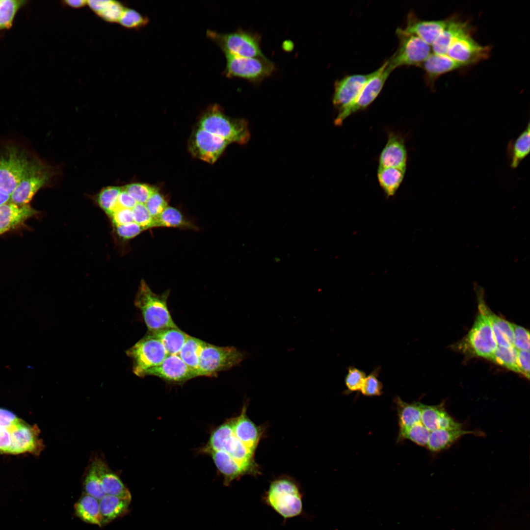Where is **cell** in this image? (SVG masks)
I'll return each instance as SVG.
<instances>
[{"label": "cell", "instance_id": "6da1fadb", "mask_svg": "<svg viewBox=\"0 0 530 530\" xmlns=\"http://www.w3.org/2000/svg\"><path fill=\"white\" fill-rule=\"evenodd\" d=\"M215 451H222L236 462L246 474L257 473L254 455L250 450L234 434L232 418L214 429L202 451L209 454Z\"/></svg>", "mask_w": 530, "mask_h": 530}, {"label": "cell", "instance_id": "7a4b0ae2", "mask_svg": "<svg viewBox=\"0 0 530 530\" xmlns=\"http://www.w3.org/2000/svg\"><path fill=\"white\" fill-rule=\"evenodd\" d=\"M166 291L160 294L154 293L142 280L134 299V305L140 311L148 333L169 328H178L170 315Z\"/></svg>", "mask_w": 530, "mask_h": 530}, {"label": "cell", "instance_id": "3957f363", "mask_svg": "<svg viewBox=\"0 0 530 530\" xmlns=\"http://www.w3.org/2000/svg\"><path fill=\"white\" fill-rule=\"evenodd\" d=\"M199 127L230 143L244 144L250 137L246 121L227 116L217 104L206 110L200 118Z\"/></svg>", "mask_w": 530, "mask_h": 530}, {"label": "cell", "instance_id": "277c9868", "mask_svg": "<svg viewBox=\"0 0 530 530\" xmlns=\"http://www.w3.org/2000/svg\"><path fill=\"white\" fill-rule=\"evenodd\" d=\"M31 159L23 149L14 145L0 149V192L11 195Z\"/></svg>", "mask_w": 530, "mask_h": 530}, {"label": "cell", "instance_id": "5b68a950", "mask_svg": "<svg viewBox=\"0 0 530 530\" xmlns=\"http://www.w3.org/2000/svg\"><path fill=\"white\" fill-rule=\"evenodd\" d=\"M247 357L236 347L219 346L206 342L201 352L198 364L199 376H213L222 371L238 365Z\"/></svg>", "mask_w": 530, "mask_h": 530}, {"label": "cell", "instance_id": "8992f818", "mask_svg": "<svg viewBox=\"0 0 530 530\" xmlns=\"http://www.w3.org/2000/svg\"><path fill=\"white\" fill-rule=\"evenodd\" d=\"M396 34L398 39V48L387 60L388 67L393 71L403 66H421L431 53V46L419 37L398 28Z\"/></svg>", "mask_w": 530, "mask_h": 530}, {"label": "cell", "instance_id": "52a82bcc", "mask_svg": "<svg viewBox=\"0 0 530 530\" xmlns=\"http://www.w3.org/2000/svg\"><path fill=\"white\" fill-rule=\"evenodd\" d=\"M126 353L132 361L133 373L140 377H145L148 370L159 366L168 355L161 342L149 333Z\"/></svg>", "mask_w": 530, "mask_h": 530}, {"label": "cell", "instance_id": "ba28073f", "mask_svg": "<svg viewBox=\"0 0 530 530\" xmlns=\"http://www.w3.org/2000/svg\"><path fill=\"white\" fill-rule=\"evenodd\" d=\"M267 503L284 518L299 515L302 510L301 496L298 488L288 479L272 482L267 493Z\"/></svg>", "mask_w": 530, "mask_h": 530}, {"label": "cell", "instance_id": "9c48e42d", "mask_svg": "<svg viewBox=\"0 0 530 530\" xmlns=\"http://www.w3.org/2000/svg\"><path fill=\"white\" fill-rule=\"evenodd\" d=\"M207 35L219 45L225 54L246 57L265 56L261 49L260 36L251 32L239 29L219 33L208 31Z\"/></svg>", "mask_w": 530, "mask_h": 530}, {"label": "cell", "instance_id": "30bf717a", "mask_svg": "<svg viewBox=\"0 0 530 530\" xmlns=\"http://www.w3.org/2000/svg\"><path fill=\"white\" fill-rule=\"evenodd\" d=\"M53 173L43 162L32 159L25 174L10 195V202L18 206L28 204L35 193L49 182Z\"/></svg>", "mask_w": 530, "mask_h": 530}, {"label": "cell", "instance_id": "8fae6325", "mask_svg": "<svg viewBox=\"0 0 530 530\" xmlns=\"http://www.w3.org/2000/svg\"><path fill=\"white\" fill-rule=\"evenodd\" d=\"M225 54L227 62L224 74L228 78H238L258 83L275 71V65L265 56L246 57Z\"/></svg>", "mask_w": 530, "mask_h": 530}, {"label": "cell", "instance_id": "7c38bea8", "mask_svg": "<svg viewBox=\"0 0 530 530\" xmlns=\"http://www.w3.org/2000/svg\"><path fill=\"white\" fill-rule=\"evenodd\" d=\"M380 67L379 73L368 82L356 98L348 105L339 110L334 120L336 125H341L348 116L366 109L377 98L388 77L393 71L388 67L387 61Z\"/></svg>", "mask_w": 530, "mask_h": 530}, {"label": "cell", "instance_id": "4fadbf2b", "mask_svg": "<svg viewBox=\"0 0 530 530\" xmlns=\"http://www.w3.org/2000/svg\"><path fill=\"white\" fill-rule=\"evenodd\" d=\"M472 31L457 38L450 46L446 55L464 67L475 64L488 58L491 48L482 46L472 37Z\"/></svg>", "mask_w": 530, "mask_h": 530}, {"label": "cell", "instance_id": "5bb4252c", "mask_svg": "<svg viewBox=\"0 0 530 530\" xmlns=\"http://www.w3.org/2000/svg\"><path fill=\"white\" fill-rule=\"evenodd\" d=\"M230 143L198 127L188 142V150L194 157L213 163Z\"/></svg>", "mask_w": 530, "mask_h": 530}, {"label": "cell", "instance_id": "9a60e30c", "mask_svg": "<svg viewBox=\"0 0 530 530\" xmlns=\"http://www.w3.org/2000/svg\"><path fill=\"white\" fill-rule=\"evenodd\" d=\"M466 342L472 352L478 356L490 359L496 350L498 344L492 327L481 313L477 316Z\"/></svg>", "mask_w": 530, "mask_h": 530}, {"label": "cell", "instance_id": "2e32d148", "mask_svg": "<svg viewBox=\"0 0 530 530\" xmlns=\"http://www.w3.org/2000/svg\"><path fill=\"white\" fill-rule=\"evenodd\" d=\"M380 69L379 67L367 74L347 75L336 81L332 98L335 107L340 110L352 102L368 82L379 73Z\"/></svg>", "mask_w": 530, "mask_h": 530}, {"label": "cell", "instance_id": "e0dca14e", "mask_svg": "<svg viewBox=\"0 0 530 530\" xmlns=\"http://www.w3.org/2000/svg\"><path fill=\"white\" fill-rule=\"evenodd\" d=\"M148 375L177 383L199 376L198 372L186 365L179 355H168L160 364L145 373V376Z\"/></svg>", "mask_w": 530, "mask_h": 530}, {"label": "cell", "instance_id": "ac0fdd59", "mask_svg": "<svg viewBox=\"0 0 530 530\" xmlns=\"http://www.w3.org/2000/svg\"><path fill=\"white\" fill-rule=\"evenodd\" d=\"M39 429L21 420L11 432V444L9 453L25 452L39 454L44 448L42 441L39 438Z\"/></svg>", "mask_w": 530, "mask_h": 530}, {"label": "cell", "instance_id": "d6986e66", "mask_svg": "<svg viewBox=\"0 0 530 530\" xmlns=\"http://www.w3.org/2000/svg\"><path fill=\"white\" fill-rule=\"evenodd\" d=\"M478 300L479 313L488 319L498 346L509 347L513 346V333L511 323L494 314L486 306L483 300L482 291L476 286Z\"/></svg>", "mask_w": 530, "mask_h": 530}, {"label": "cell", "instance_id": "ffe728a7", "mask_svg": "<svg viewBox=\"0 0 530 530\" xmlns=\"http://www.w3.org/2000/svg\"><path fill=\"white\" fill-rule=\"evenodd\" d=\"M447 20L446 26L431 46L435 54L446 55L450 46L457 38L473 30L472 26L467 21L463 20L455 14Z\"/></svg>", "mask_w": 530, "mask_h": 530}, {"label": "cell", "instance_id": "44dd1931", "mask_svg": "<svg viewBox=\"0 0 530 530\" xmlns=\"http://www.w3.org/2000/svg\"><path fill=\"white\" fill-rule=\"evenodd\" d=\"M403 29L406 32L416 35L430 46L446 26L447 19L442 20H424L410 12Z\"/></svg>", "mask_w": 530, "mask_h": 530}, {"label": "cell", "instance_id": "7402d4cb", "mask_svg": "<svg viewBox=\"0 0 530 530\" xmlns=\"http://www.w3.org/2000/svg\"><path fill=\"white\" fill-rule=\"evenodd\" d=\"M407 152L404 138L399 134L389 133L379 158V166L406 168Z\"/></svg>", "mask_w": 530, "mask_h": 530}, {"label": "cell", "instance_id": "603a6c76", "mask_svg": "<svg viewBox=\"0 0 530 530\" xmlns=\"http://www.w3.org/2000/svg\"><path fill=\"white\" fill-rule=\"evenodd\" d=\"M426 85L433 89L436 80L442 75L464 67L446 55L431 53L421 66Z\"/></svg>", "mask_w": 530, "mask_h": 530}, {"label": "cell", "instance_id": "cb8c5ba5", "mask_svg": "<svg viewBox=\"0 0 530 530\" xmlns=\"http://www.w3.org/2000/svg\"><path fill=\"white\" fill-rule=\"evenodd\" d=\"M100 477L103 488L106 494L132 500L129 489L121 480L119 477L111 470L107 464L101 458H95L92 462Z\"/></svg>", "mask_w": 530, "mask_h": 530}, {"label": "cell", "instance_id": "d4e9b609", "mask_svg": "<svg viewBox=\"0 0 530 530\" xmlns=\"http://www.w3.org/2000/svg\"><path fill=\"white\" fill-rule=\"evenodd\" d=\"M421 422L430 432L441 429L462 428V425L440 406L426 405L421 403Z\"/></svg>", "mask_w": 530, "mask_h": 530}, {"label": "cell", "instance_id": "484cf974", "mask_svg": "<svg viewBox=\"0 0 530 530\" xmlns=\"http://www.w3.org/2000/svg\"><path fill=\"white\" fill-rule=\"evenodd\" d=\"M234 434L250 450L255 452L263 431L247 416L244 405L240 415L232 418Z\"/></svg>", "mask_w": 530, "mask_h": 530}, {"label": "cell", "instance_id": "4316f807", "mask_svg": "<svg viewBox=\"0 0 530 530\" xmlns=\"http://www.w3.org/2000/svg\"><path fill=\"white\" fill-rule=\"evenodd\" d=\"M37 213L28 204L18 206L9 202L0 206V235L20 225Z\"/></svg>", "mask_w": 530, "mask_h": 530}, {"label": "cell", "instance_id": "83f0119b", "mask_svg": "<svg viewBox=\"0 0 530 530\" xmlns=\"http://www.w3.org/2000/svg\"><path fill=\"white\" fill-rule=\"evenodd\" d=\"M131 501L106 494L99 500L102 526L126 515L130 511Z\"/></svg>", "mask_w": 530, "mask_h": 530}, {"label": "cell", "instance_id": "f1b7e54d", "mask_svg": "<svg viewBox=\"0 0 530 530\" xmlns=\"http://www.w3.org/2000/svg\"><path fill=\"white\" fill-rule=\"evenodd\" d=\"M74 510L83 522L103 527L99 500L83 492L74 504Z\"/></svg>", "mask_w": 530, "mask_h": 530}, {"label": "cell", "instance_id": "f546056e", "mask_svg": "<svg viewBox=\"0 0 530 530\" xmlns=\"http://www.w3.org/2000/svg\"><path fill=\"white\" fill-rule=\"evenodd\" d=\"M530 125L515 139L509 141L506 147V156L510 167L516 168L530 151Z\"/></svg>", "mask_w": 530, "mask_h": 530}, {"label": "cell", "instance_id": "4dcf8cb0", "mask_svg": "<svg viewBox=\"0 0 530 530\" xmlns=\"http://www.w3.org/2000/svg\"><path fill=\"white\" fill-rule=\"evenodd\" d=\"M406 168L378 166L377 176L380 186L387 196L397 192L404 179Z\"/></svg>", "mask_w": 530, "mask_h": 530}, {"label": "cell", "instance_id": "1f68e13d", "mask_svg": "<svg viewBox=\"0 0 530 530\" xmlns=\"http://www.w3.org/2000/svg\"><path fill=\"white\" fill-rule=\"evenodd\" d=\"M159 339L168 355H178L188 335L178 328H169L148 333Z\"/></svg>", "mask_w": 530, "mask_h": 530}, {"label": "cell", "instance_id": "d6a6232c", "mask_svg": "<svg viewBox=\"0 0 530 530\" xmlns=\"http://www.w3.org/2000/svg\"><path fill=\"white\" fill-rule=\"evenodd\" d=\"M472 433L462 428L437 429L430 432L427 448L431 451H439L449 447L463 435Z\"/></svg>", "mask_w": 530, "mask_h": 530}, {"label": "cell", "instance_id": "836d02e7", "mask_svg": "<svg viewBox=\"0 0 530 530\" xmlns=\"http://www.w3.org/2000/svg\"><path fill=\"white\" fill-rule=\"evenodd\" d=\"M395 400L398 415L399 432L421 422L420 402L408 403L399 397H396Z\"/></svg>", "mask_w": 530, "mask_h": 530}, {"label": "cell", "instance_id": "e575fe53", "mask_svg": "<svg viewBox=\"0 0 530 530\" xmlns=\"http://www.w3.org/2000/svg\"><path fill=\"white\" fill-rule=\"evenodd\" d=\"M91 9L103 20L110 23H118L125 7L115 0H87Z\"/></svg>", "mask_w": 530, "mask_h": 530}, {"label": "cell", "instance_id": "d590c367", "mask_svg": "<svg viewBox=\"0 0 530 530\" xmlns=\"http://www.w3.org/2000/svg\"><path fill=\"white\" fill-rule=\"evenodd\" d=\"M206 343L189 335L178 355L186 365L197 371L199 358Z\"/></svg>", "mask_w": 530, "mask_h": 530}, {"label": "cell", "instance_id": "8d00e7d4", "mask_svg": "<svg viewBox=\"0 0 530 530\" xmlns=\"http://www.w3.org/2000/svg\"><path fill=\"white\" fill-rule=\"evenodd\" d=\"M154 219L156 227H165L188 229L196 228L191 223L185 219L178 209L168 206L159 216Z\"/></svg>", "mask_w": 530, "mask_h": 530}, {"label": "cell", "instance_id": "74e56055", "mask_svg": "<svg viewBox=\"0 0 530 530\" xmlns=\"http://www.w3.org/2000/svg\"><path fill=\"white\" fill-rule=\"evenodd\" d=\"M518 350L513 346H497L489 359L510 370L519 373L517 364Z\"/></svg>", "mask_w": 530, "mask_h": 530}, {"label": "cell", "instance_id": "f35d334b", "mask_svg": "<svg viewBox=\"0 0 530 530\" xmlns=\"http://www.w3.org/2000/svg\"><path fill=\"white\" fill-rule=\"evenodd\" d=\"M122 188L117 186L106 187L99 192L97 202L100 208L109 216L116 210L118 196Z\"/></svg>", "mask_w": 530, "mask_h": 530}, {"label": "cell", "instance_id": "ab89813d", "mask_svg": "<svg viewBox=\"0 0 530 530\" xmlns=\"http://www.w3.org/2000/svg\"><path fill=\"white\" fill-rule=\"evenodd\" d=\"M83 486L84 493L99 500L106 495L100 477L92 463L85 475Z\"/></svg>", "mask_w": 530, "mask_h": 530}, {"label": "cell", "instance_id": "60d3db41", "mask_svg": "<svg viewBox=\"0 0 530 530\" xmlns=\"http://www.w3.org/2000/svg\"><path fill=\"white\" fill-rule=\"evenodd\" d=\"M25 1L0 0V29L11 27L16 13Z\"/></svg>", "mask_w": 530, "mask_h": 530}, {"label": "cell", "instance_id": "b9f144b4", "mask_svg": "<svg viewBox=\"0 0 530 530\" xmlns=\"http://www.w3.org/2000/svg\"><path fill=\"white\" fill-rule=\"evenodd\" d=\"M430 432L420 422L399 432V440L407 439L416 444L427 447Z\"/></svg>", "mask_w": 530, "mask_h": 530}, {"label": "cell", "instance_id": "7bdbcfd3", "mask_svg": "<svg viewBox=\"0 0 530 530\" xmlns=\"http://www.w3.org/2000/svg\"><path fill=\"white\" fill-rule=\"evenodd\" d=\"M149 22L148 17L134 9L125 7L118 23L124 27L137 29L145 26Z\"/></svg>", "mask_w": 530, "mask_h": 530}, {"label": "cell", "instance_id": "ee69618b", "mask_svg": "<svg viewBox=\"0 0 530 530\" xmlns=\"http://www.w3.org/2000/svg\"><path fill=\"white\" fill-rule=\"evenodd\" d=\"M125 190L137 203L145 204L151 195L158 188L154 186L142 183H132L125 186Z\"/></svg>", "mask_w": 530, "mask_h": 530}, {"label": "cell", "instance_id": "f6af8a7d", "mask_svg": "<svg viewBox=\"0 0 530 530\" xmlns=\"http://www.w3.org/2000/svg\"><path fill=\"white\" fill-rule=\"evenodd\" d=\"M379 370L374 369L369 375L366 376L360 390L363 395L372 397L379 396L382 394L383 384L377 378Z\"/></svg>", "mask_w": 530, "mask_h": 530}, {"label": "cell", "instance_id": "bcb514c9", "mask_svg": "<svg viewBox=\"0 0 530 530\" xmlns=\"http://www.w3.org/2000/svg\"><path fill=\"white\" fill-rule=\"evenodd\" d=\"M132 212L134 222L144 230L156 227L155 219L144 204L137 203L132 209Z\"/></svg>", "mask_w": 530, "mask_h": 530}, {"label": "cell", "instance_id": "7dc6e473", "mask_svg": "<svg viewBox=\"0 0 530 530\" xmlns=\"http://www.w3.org/2000/svg\"><path fill=\"white\" fill-rule=\"evenodd\" d=\"M366 373L353 366L347 369L345 377V384L349 392L360 391L366 377Z\"/></svg>", "mask_w": 530, "mask_h": 530}, {"label": "cell", "instance_id": "c3c4849f", "mask_svg": "<svg viewBox=\"0 0 530 530\" xmlns=\"http://www.w3.org/2000/svg\"><path fill=\"white\" fill-rule=\"evenodd\" d=\"M154 219L159 216L168 206L167 201L158 190L153 193L144 204Z\"/></svg>", "mask_w": 530, "mask_h": 530}, {"label": "cell", "instance_id": "681fc988", "mask_svg": "<svg viewBox=\"0 0 530 530\" xmlns=\"http://www.w3.org/2000/svg\"><path fill=\"white\" fill-rule=\"evenodd\" d=\"M513 333V346L517 350L530 351V333L525 328L511 323Z\"/></svg>", "mask_w": 530, "mask_h": 530}, {"label": "cell", "instance_id": "f907efd6", "mask_svg": "<svg viewBox=\"0 0 530 530\" xmlns=\"http://www.w3.org/2000/svg\"><path fill=\"white\" fill-rule=\"evenodd\" d=\"M115 227L116 233L123 239L132 238L144 230L134 222Z\"/></svg>", "mask_w": 530, "mask_h": 530}, {"label": "cell", "instance_id": "816d5d0a", "mask_svg": "<svg viewBox=\"0 0 530 530\" xmlns=\"http://www.w3.org/2000/svg\"><path fill=\"white\" fill-rule=\"evenodd\" d=\"M110 217L115 226L134 222L132 210L131 209H116L110 215Z\"/></svg>", "mask_w": 530, "mask_h": 530}, {"label": "cell", "instance_id": "f5cc1de1", "mask_svg": "<svg viewBox=\"0 0 530 530\" xmlns=\"http://www.w3.org/2000/svg\"><path fill=\"white\" fill-rule=\"evenodd\" d=\"M517 364L519 373L530 377V351L518 350Z\"/></svg>", "mask_w": 530, "mask_h": 530}, {"label": "cell", "instance_id": "db71d44e", "mask_svg": "<svg viewBox=\"0 0 530 530\" xmlns=\"http://www.w3.org/2000/svg\"><path fill=\"white\" fill-rule=\"evenodd\" d=\"M16 424L9 427L0 425V452L9 453L11 444V432Z\"/></svg>", "mask_w": 530, "mask_h": 530}, {"label": "cell", "instance_id": "11a10c76", "mask_svg": "<svg viewBox=\"0 0 530 530\" xmlns=\"http://www.w3.org/2000/svg\"><path fill=\"white\" fill-rule=\"evenodd\" d=\"M136 204V202L122 188L118 197L116 209L124 208L132 210Z\"/></svg>", "mask_w": 530, "mask_h": 530}, {"label": "cell", "instance_id": "9f6ffc18", "mask_svg": "<svg viewBox=\"0 0 530 530\" xmlns=\"http://www.w3.org/2000/svg\"><path fill=\"white\" fill-rule=\"evenodd\" d=\"M20 420L12 412L0 408V425L9 427L19 422Z\"/></svg>", "mask_w": 530, "mask_h": 530}, {"label": "cell", "instance_id": "6f0895ef", "mask_svg": "<svg viewBox=\"0 0 530 530\" xmlns=\"http://www.w3.org/2000/svg\"><path fill=\"white\" fill-rule=\"evenodd\" d=\"M64 4L74 8H79L87 5V0H66L63 1Z\"/></svg>", "mask_w": 530, "mask_h": 530}, {"label": "cell", "instance_id": "680465c9", "mask_svg": "<svg viewBox=\"0 0 530 530\" xmlns=\"http://www.w3.org/2000/svg\"><path fill=\"white\" fill-rule=\"evenodd\" d=\"M10 201V195L6 194L0 192V206L9 202Z\"/></svg>", "mask_w": 530, "mask_h": 530}]
</instances>
